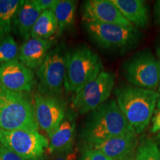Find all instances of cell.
Masks as SVG:
<instances>
[{"mask_svg": "<svg viewBox=\"0 0 160 160\" xmlns=\"http://www.w3.org/2000/svg\"><path fill=\"white\" fill-rule=\"evenodd\" d=\"M139 145L136 133H125L111 137L101 142L88 146V148L97 150L113 160H125Z\"/></svg>", "mask_w": 160, "mask_h": 160, "instance_id": "cell-13", "label": "cell"}, {"mask_svg": "<svg viewBox=\"0 0 160 160\" xmlns=\"http://www.w3.org/2000/svg\"><path fill=\"white\" fill-rule=\"evenodd\" d=\"M58 22L53 11H43L39 15L31 31V38L48 40L57 33Z\"/></svg>", "mask_w": 160, "mask_h": 160, "instance_id": "cell-18", "label": "cell"}, {"mask_svg": "<svg viewBox=\"0 0 160 160\" xmlns=\"http://www.w3.org/2000/svg\"><path fill=\"white\" fill-rule=\"evenodd\" d=\"M37 2L42 11H43L46 10L51 11L57 4V0H37Z\"/></svg>", "mask_w": 160, "mask_h": 160, "instance_id": "cell-26", "label": "cell"}, {"mask_svg": "<svg viewBox=\"0 0 160 160\" xmlns=\"http://www.w3.org/2000/svg\"><path fill=\"white\" fill-rule=\"evenodd\" d=\"M155 17L158 25H160V0L157 1L155 5Z\"/></svg>", "mask_w": 160, "mask_h": 160, "instance_id": "cell-28", "label": "cell"}, {"mask_svg": "<svg viewBox=\"0 0 160 160\" xmlns=\"http://www.w3.org/2000/svg\"><path fill=\"white\" fill-rule=\"evenodd\" d=\"M82 19L85 23L113 24L134 27L123 17L111 0H88L83 5Z\"/></svg>", "mask_w": 160, "mask_h": 160, "instance_id": "cell-11", "label": "cell"}, {"mask_svg": "<svg viewBox=\"0 0 160 160\" xmlns=\"http://www.w3.org/2000/svg\"><path fill=\"white\" fill-rule=\"evenodd\" d=\"M158 89H159V92L160 93V81H159V85H158Z\"/></svg>", "mask_w": 160, "mask_h": 160, "instance_id": "cell-32", "label": "cell"}, {"mask_svg": "<svg viewBox=\"0 0 160 160\" xmlns=\"http://www.w3.org/2000/svg\"><path fill=\"white\" fill-rule=\"evenodd\" d=\"M51 160H78L77 150L74 148L69 153L52 157Z\"/></svg>", "mask_w": 160, "mask_h": 160, "instance_id": "cell-25", "label": "cell"}, {"mask_svg": "<svg viewBox=\"0 0 160 160\" xmlns=\"http://www.w3.org/2000/svg\"><path fill=\"white\" fill-rule=\"evenodd\" d=\"M115 84V76L102 71L78 91L72 101V108L79 114H86L97 108L110 97Z\"/></svg>", "mask_w": 160, "mask_h": 160, "instance_id": "cell-7", "label": "cell"}, {"mask_svg": "<svg viewBox=\"0 0 160 160\" xmlns=\"http://www.w3.org/2000/svg\"><path fill=\"white\" fill-rule=\"evenodd\" d=\"M76 124L73 119L68 117L64 119L50 137L48 154L51 157L71 152L73 149Z\"/></svg>", "mask_w": 160, "mask_h": 160, "instance_id": "cell-15", "label": "cell"}, {"mask_svg": "<svg viewBox=\"0 0 160 160\" xmlns=\"http://www.w3.org/2000/svg\"><path fill=\"white\" fill-rule=\"evenodd\" d=\"M121 13L133 26L145 28L149 21V9L142 0H111Z\"/></svg>", "mask_w": 160, "mask_h": 160, "instance_id": "cell-17", "label": "cell"}, {"mask_svg": "<svg viewBox=\"0 0 160 160\" xmlns=\"http://www.w3.org/2000/svg\"><path fill=\"white\" fill-rule=\"evenodd\" d=\"M42 12L37 0L21 1L13 19V25L25 42L31 38L32 28Z\"/></svg>", "mask_w": 160, "mask_h": 160, "instance_id": "cell-16", "label": "cell"}, {"mask_svg": "<svg viewBox=\"0 0 160 160\" xmlns=\"http://www.w3.org/2000/svg\"><path fill=\"white\" fill-rule=\"evenodd\" d=\"M66 46L61 43L48 52L37 69L39 93L59 97L63 90L68 54Z\"/></svg>", "mask_w": 160, "mask_h": 160, "instance_id": "cell-5", "label": "cell"}, {"mask_svg": "<svg viewBox=\"0 0 160 160\" xmlns=\"http://www.w3.org/2000/svg\"><path fill=\"white\" fill-rule=\"evenodd\" d=\"M135 133L115 99L102 104L91 111L82 132L87 147L110 138L125 133Z\"/></svg>", "mask_w": 160, "mask_h": 160, "instance_id": "cell-1", "label": "cell"}, {"mask_svg": "<svg viewBox=\"0 0 160 160\" xmlns=\"http://www.w3.org/2000/svg\"><path fill=\"white\" fill-rule=\"evenodd\" d=\"M0 143L25 160H44L49 140L39 131L0 130Z\"/></svg>", "mask_w": 160, "mask_h": 160, "instance_id": "cell-6", "label": "cell"}, {"mask_svg": "<svg viewBox=\"0 0 160 160\" xmlns=\"http://www.w3.org/2000/svg\"><path fill=\"white\" fill-rule=\"evenodd\" d=\"M103 71L97 53L86 46L68 51L64 87L67 92L77 93Z\"/></svg>", "mask_w": 160, "mask_h": 160, "instance_id": "cell-4", "label": "cell"}, {"mask_svg": "<svg viewBox=\"0 0 160 160\" xmlns=\"http://www.w3.org/2000/svg\"><path fill=\"white\" fill-rule=\"evenodd\" d=\"M33 108L39 128L50 138L65 119V102L57 96L37 93L35 95Z\"/></svg>", "mask_w": 160, "mask_h": 160, "instance_id": "cell-10", "label": "cell"}, {"mask_svg": "<svg viewBox=\"0 0 160 160\" xmlns=\"http://www.w3.org/2000/svg\"><path fill=\"white\" fill-rule=\"evenodd\" d=\"M17 44L11 35L6 37L0 42V65L17 59Z\"/></svg>", "mask_w": 160, "mask_h": 160, "instance_id": "cell-22", "label": "cell"}, {"mask_svg": "<svg viewBox=\"0 0 160 160\" xmlns=\"http://www.w3.org/2000/svg\"><path fill=\"white\" fill-rule=\"evenodd\" d=\"M80 160H113L97 150L86 148Z\"/></svg>", "mask_w": 160, "mask_h": 160, "instance_id": "cell-23", "label": "cell"}, {"mask_svg": "<svg viewBox=\"0 0 160 160\" xmlns=\"http://www.w3.org/2000/svg\"><path fill=\"white\" fill-rule=\"evenodd\" d=\"M0 160H25L0 143Z\"/></svg>", "mask_w": 160, "mask_h": 160, "instance_id": "cell-24", "label": "cell"}, {"mask_svg": "<svg viewBox=\"0 0 160 160\" xmlns=\"http://www.w3.org/2000/svg\"><path fill=\"white\" fill-rule=\"evenodd\" d=\"M88 33L100 47L106 49L128 48L137 44L141 33L135 27L105 23H85Z\"/></svg>", "mask_w": 160, "mask_h": 160, "instance_id": "cell-8", "label": "cell"}, {"mask_svg": "<svg viewBox=\"0 0 160 160\" xmlns=\"http://www.w3.org/2000/svg\"><path fill=\"white\" fill-rule=\"evenodd\" d=\"M125 160H126V159H125Z\"/></svg>", "mask_w": 160, "mask_h": 160, "instance_id": "cell-33", "label": "cell"}, {"mask_svg": "<svg viewBox=\"0 0 160 160\" xmlns=\"http://www.w3.org/2000/svg\"><path fill=\"white\" fill-rule=\"evenodd\" d=\"M77 2L72 0H57L53 8L51 10L54 13L58 22L57 35L61 34L73 25L75 19Z\"/></svg>", "mask_w": 160, "mask_h": 160, "instance_id": "cell-19", "label": "cell"}, {"mask_svg": "<svg viewBox=\"0 0 160 160\" xmlns=\"http://www.w3.org/2000/svg\"><path fill=\"white\" fill-rule=\"evenodd\" d=\"M135 160H160V151L154 140L148 137L140 140Z\"/></svg>", "mask_w": 160, "mask_h": 160, "instance_id": "cell-21", "label": "cell"}, {"mask_svg": "<svg viewBox=\"0 0 160 160\" xmlns=\"http://www.w3.org/2000/svg\"><path fill=\"white\" fill-rule=\"evenodd\" d=\"M155 142H156V143H157L158 148H159V149L160 151V131L159 132V133H158V134L157 135Z\"/></svg>", "mask_w": 160, "mask_h": 160, "instance_id": "cell-29", "label": "cell"}, {"mask_svg": "<svg viewBox=\"0 0 160 160\" xmlns=\"http://www.w3.org/2000/svg\"><path fill=\"white\" fill-rule=\"evenodd\" d=\"M34 108L23 93L0 85V130L38 131Z\"/></svg>", "mask_w": 160, "mask_h": 160, "instance_id": "cell-3", "label": "cell"}, {"mask_svg": "<svg viewBox=\"0 0 160 160\" xmlns=\"http://www.w3.org/2000/svg\"><path fill=\"white\" fill-rule=\"evenodd\" d=\"M155 113V116L152 119L151 132L153 133L160 131V112Z\"/></svg>", "mask_w": 160, "mask_h": 160, "instance_id": "cell-27", "label": "cell"}, {"mask_svg": "<svg viewBox=\"0 0 160 160\" xmlns=\"http://www.w3.org/2000/svg\"><path fill=\"white\" fill-rule=\"evenodd\" d=\"M19 0H0V42L10 35Z\"/></svg>", "mask_w": 160, "mask_h": 160, "instance_id": "cell-20", "label": "cell"}, {"mask_svg": "<svg viewBox=\"0 0 160 160\" xmlns=\"http://www.w3.org/2000/svg\"><path fill=\"white\" fill-rule=\"evenodd\" d=\"M115 93L120 111L135 133H142L151 122L160 93L132 86L118 88Z\"/></svg>", "mask_w": 160, "mask_h": 160, "instance_id": "cell-2", "label": "cell"}, {"mask_svg": "<svg viewBox=\"0 0 160 160\" xmlns=\"http://www.w3.org/2000/svg\"><path fill=\"white\" fill-rule=\"evenodd\" d=\"M54 42L51 39L30 38L20 47L18 59L28 68L38 69L51 51Z\"/></svg>", "mask_w": 160, "mask_h": 160, "instance_id": "cell-14", "label": "cell"}, {"mask_svg": "<svg viewBox=\"0 0 160 160\" xmlns=\"http://www.w3.org/2000/svg\"><path fill=\"white\" fill-rule=\"evenodd\" d=\"M124 74L136 87L148 90L158 88L160 81V59L148 51L142 52L124 65Z\"/></svg>", "mask_w": 160, "mask_h": 160, "instance_id": "cell-9", "label": "cell"}, {"mask_svg": "<svg viewBox=\"0 0 160 160\" xmlns=\"http://www.w3.org/2000/svg\"><path fill=\"white\" fill-rule=\"evenodd\" d=\"M157 108L155 110V112H160V97L159 98V99H158L157 101Z\"/></svg>", "mask_w": 160, "mask_h": 160, "instance_id": "cell-30", "label": "cell"}, {"mask_svg": "<svg viewBox=\"0 0 160 160\" xmlns=\"http://www.w3.org/2000/svg\"><path fill=\"white\" fill-rule=\"evenodd\" d=\"M157 55L159 56V57L160 58V47L157 50Z\"/></svg>", "mask_w": 160, "mask_h": 160, "instance_id": "cell-31", "label": "cell"}, {"mask_svg": "<svg viewBox=\"0 0 160 160\" xmlns=\"http://www.w3.org/2000/svg\"><path fill=\"white\" fill-rule=\"evenodd\" d=\"M34 73L32 70L15 59L0 65V85L11 91L31 92L34 85Z\"/></svg>", "mask_w": 160, "mask_h": 160, "instance_id": "cell-12", "label": "cell"}]
</instances>
